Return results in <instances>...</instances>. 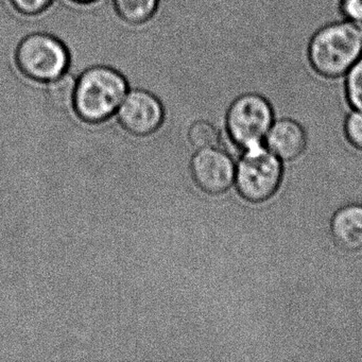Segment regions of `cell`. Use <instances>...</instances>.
<instances>
[{
    "instance_id": "15",
    "label": "cell",
    "mask_w": 362,
    "mask_h": 362,
    "mask_svg": "<svg viewBox=\"0 0 362 362\" xmlns=\"http://www.w3.org/2000/svg\"><path fill=\"white\" fill-rule=\"evenodd\" d=\"M18 13L26 16H35L47 11L54 0H10Z\"/></svg>"
},
{
    "instance_id": "12",
    "label": "cell",
    "mask_w": 362,
    "mask_h": 362,
    "mask_svg": "<svg viewBox=\"0 0 362 362\" xmlns=\"http://www.w3.org/2000/svg\"><path fill=\"white\" fill-rule=\"evenodd\" d=\"M188 139L196 149H209L217 147L220 141V133L211 122L198 120L190 126Z\"/></svg>"
},
{
    "instance_id": "7",
    "label": "cell",
    "mask_w": 362,
    "mask_h": 362,
    "mask_svg": "<svg viewBox=\"0 0 362 362\" xmlns=\"http://www.w3.org/2000/svg\"><path fill=\"white\" fill-rule=\"evenodd\" d=\"M190 171L197 185L211 194H222L235 181L236 167L232 158L216 148L199 150L190 163Z\"/></svg>"
},
{
    "instance_id": "6",
    "label": "cell",
    "mask_w": 362,
    "mask_h": 362,
    "mask_svg": "<svg viewBox=\"0 0 362 362\" xmlns=\"http://www.w3.org/2000/svg\"><path fill=\"white\" fill-rule=\"evenodd\" d=\"M124 130L137 136L156 132L164 122L165 111L160 99L147 90H129L116 112Z\"/></svg>"
},
{
    "instance_id": "13",
    "label": "cell",
    "mask_w": 362,
    "mask_h": 362,
    "mask_svg": "<svg viewBox=\"0 0 362 362\" xmlns=\"http://www.w3.org/2000/svg\"><path fill=\"white\" fill-rule=\"evenodd\" d=\"M344 93L349 107L362 111V58L344 76Z\"/></svg>"
},
{
    "instance_id": "10",
    "label": "cell",
    "mask_w": 362,
    "mask_h": 362,
    "mask_svg": "<svg viewBox=\"0 0 362 362\" xmlns=\"http://www.w3.org/2000/svg\"><path fill=\"white\" fill-rule=\"evenodd\" d=\"M116 13L130 25L149 22L158 12L160 0H113Z\"/></svg>"
},
{
    "instance_id": "9",
    "label": "cell",
    "mask_w": 362,
    "mask_h": 362,
    "mask_svg": "<svg viewBox=\"0 0 362 362\" xmlns=\"http://www.w3.org/2000/svg\"><path fill=\"white\" fill-rule=\"evenodd\" d=\"M330 232L336 245L347 252L362 249V205L349 204L332 219Z\"/></svg>"
},
{
    "instance_id": "8",
    "label": "cell",
    "mask_w": 362,
    "mask_h": 362,
    "mask_svg": "<svg viewBox=\"0 0 362 362\" xmlns=\"http://www.w3.org/2000/svg\"><path fill=\"white\" fill-rule=\"evenodd\" d=\"M268 149L281 160H291L304 152L307 135L304 128L291 118L274 120L266 139Z\"/></svg>"
},
{
    "instance_id": "17",
    "label": "cell",
    "mask_w": 362,
    "mask_h": 362,
    "mask_svg": "<svg viewBox=\"0 0 362 362\" xmlns=\"http://www.w3.org/2000/svg\"><path fill=\"white\" fill-rule=\"evenodd\" d=\"M74 3L79 4V5H88V4L94 3L97 0H71Z\"/></svg>"
},
{
    "instance_id": "1",
    "label": "cell",
    "mask_w": 362,
    "mask_h": 362,
    "mask_svg": "<svg viewBox=\"0 0 362 362\" xmlns=\"http://www.w3.org/2000/svg\"><path fill=\"white\" fill-rule=\"evenodd\" d=\"M361 58L362 26L346 20L317 29L307 47L309 65L325 79L344 77Z\"/></svg>"
},
{
    "instance_id": "4",
    "label": "cell",
    "mask_w": 362,
    "mask_h": 362,
    "mask_svg": "<svg viewBox=\"0 0 362 362\" xmlns=\"http://www.w3.org/2000/svg\"><path fill=\"white\" fill-rule=\"evenodd\" d=\"M270 101L258 93H245L234 99L226 112L228 136L243 150L262 145L274 122Z\"/></svg>"
},
{
    "instance_id": "5",
    "label": "cell",
    "mask_w": 362,
    "mask_h": 362,
    "mask_svg": "<svg viewBox=\"0 0 362 362\" xmlns=\"http://www.w3.org/2000/svg\"><path fill=\"white\" fill-rule=\"evenodd\" d=\"M283 177V165L271 150L264 146L245 150L235 173L239 194L250 202L270 199L279 189Z\"/></svg>"
},
{
    "instance_id": "3",
    "label": "cell",
    "mask_w": 362,
    "mask_h": 362,
    "mask_svg": "<svg viewBox=\"0 0 362 362\" xmlns=\"http://www.w3.org/2000/svg\"><path fill=\"white\" fill-rule=\"evenodd\" d=\"M21 73L39 83H48L69 71L71 54L64 42L47 33L27 35L16 50Z\"/></svg>"
},
{
    "instance_id": "11",
    "label": "cell",
    "mask_w": 362,
    "mask_h": 362,
    "mask_svg": "<svg viewBox=\"0 0 362 362\" xmlns=\"http://www.w3.org/2000/svg\"><path fill=\"white\" fill-rule=\"evenodd\" d=\"M77 77L66 71L52 81L46 83V98L56 109L65 111L74 107Z\"/></svg>"
},
{
    "instance_id": "16",
    "label": "cell",
    "mask_w": 362,
    "mask_h": 362,
    "mask_svg": "<svg viewBox=\"0 0 362 362\" xmlns=\"http://www.w3.org/2000/svg\"><path fill=\"white\" fill-rule=\"evenodd\" d=\"M339 11L343 20L362 26V0H339Z\"/></svg>"
},
{
    "instance_id": "14",
    "label": "cell",
    "mask_w": 362,
    "mask_h": 362,
    "mask_svg": "<svg viewBox=\"0 0 362 362\" xmlns=\"http://www.w3.org/2000/svg\"><path fill=\"white\" fill-rule=\"evenodd\" d=\"M344 133L347 141L356 149L362 150V111L353 110L345 118Z\"/></svg>"
},
{
    "instance_id": "2",
    "label": "cell",
    "mask_w": 362,
    "mask_h": 362,
    "mask_svg": "<svg viewBox=\"0 0 362 362\" xmlns=\"http://www.w3.org/2000/svg\"><path fill=\"white\" fill-rule=\"evenodd\" d=\"M128 90L124 74L107 65H94L77 77L73 109L84 122H105L115 115Z\"/></svg>"
}]
</instances>
